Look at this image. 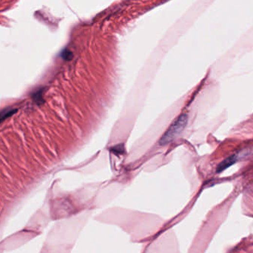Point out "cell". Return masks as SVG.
<instances>
[{"label": "cell", "mask_w": 253, "mask_h": 253, "mask_svg": "<svg viewBox=\"0 0 253 253\" xmlns=\"http://www.w3.org/2000/svg\"><path fill=\"white\" fill-rule=\"evenodd\" d=\"M188 121V117L186 114H182L172 124L169 129L166 131L165 134L161 137L159 141L161 145H165L168 143L171 142L175 139L178 135L184 131V128L187 124Z\"/></svg>", "instance_id": "6da1fadb"}, {"label": "cell", "mask_w": 253, "mask_h": 253, "mask_svg": "<svg viewBox=\"0 0 253 253\" xmlns=\"http://www.w3.org/2000/svg\"><path fill=\"white\" fill-rule=\"evenodd\" d=\"M238 158H239V155L238 154H234V155L230 156L227 157L226 159L224 161H221L218 167H217V173H221L224 171L226 169L228 168L230 166L234 165L236 161H238Z\"/></svg>", "instance_id": "7a4b0ae2"}, {"label": "cell", "mask_w": 253, "mask_h": 253, "mask_svg": "<svg viewBox=\"0 0 253 253\" xmlns=\"http://www.w3.org/2000/svg\"><path fill=\"white\" fill-rule=\"evenodd\" d=\"M16 110L6 109L5 111H2L0 114V122H2L5 118H8L10 116L12 115L14 112H16Z\"/></svg>", "instance_id": "3957f363"}, {"label": "cell", "mask_w": 253, "mask_h": 253, "mask_svg": "<svg viewBox=\"0 0 253 253\" xmlns=\"http://www.w3.org/2000/svg\"><path fill=\"white\" fill-rule=\"evenodd\" d=\"M124 145H123L122 144H120L119 145L116 146V147H114L112 149L113 152H118L119 154H122V153L124 152Z\"/></svg>", "instance_id": "277c9868"}]
</instances>
